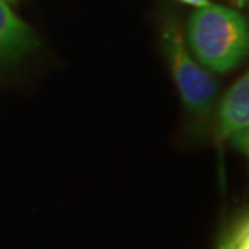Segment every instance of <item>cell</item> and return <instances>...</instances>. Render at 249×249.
<instances>
[{"instance_id":"6","label":"cell","mask_w":249,"mask_h":249,"mask_svg":"<svg viewBox=\"0 0 249 249\" xmlns=\"http://www.w3.org/2000/svg\"><path fill=\"white\" fill-rule=\"evenodd\" d=\"M181 2L189 3V5H196V7H206L209 3V0H181Z\"/></svg>"},{"instance_id":"5","label":"cell","mask_w":249,"mask_h":249,"mask_svg":"<svg viewBox=\"0 0 249 249\" xmlns=\"http://www.w3.org/2000/svg\"><path fill=\"white\" fill-rule=\"evenodd\" d=\"M215 249H249V215L245 207L230 213L222 222Z\"/></svg>"},{"instance_id":"1","label":"cell","mask_w":249,"mask_h":249,"mask_svg":"<svg viewBox=\"0 0 249 249\" xmlns=\"http://www.w3.org/2000/svg\"><path fill=\"white\" fill-rule=\"evenodd\" d=\"M188 44L204 68L213 73L231 71L246 57L248 23L236 10L207 3L189 18Z\"/></svg>"},{"instance_id":"3","label":"cell","mask_w":249,"mask_h":249,"mask_svg":"<svg viewBox=\"0 0 249 249\" xmlns=\"http://www.w3.org/2000/svg\"><path fill=\"white\" fill-rule=\"evenodd\" d=\"M215 136L238 154H249V76L245 73L223 94L215 108Z\"/></svg>"},{"instance_id":"7","label":"cell","mask_w":249,"mask_h":249,"mask_svg":"<svg viewBox=\"0 0 249 249\" xmlns=\"http://www.w3.org/2000/svg\"><path fill=\"white\" fill-rule=\"evenodd\" d=\"M227 2H230L233 7H236V8H245V7H248V0H227Z\"/></svg>"},{"instance_id":"8","label":"cell","mask_w":249,"mask_h":249,"mask_svg":"<svg viewBox=\"0 0 249 249\" xmlns=\"http://www.w3.org/2000/svg\"><path fill=\"white\" fill-rule=\"evenodd\" d=\"M5 2H7V3H15L17 0H5Z\"/></svg>"},{"instance_id":"4","label":"cell","mask_w":249,"mask_h":249,"mask_svg":"<svg viewBox=\"0 0 249 249\" xmlns=\"http://www.w3.org/2000/svg\"><path fill=\"white\" fill-rule=\"evenodd\" d=\"M39 41L28 23H24L0 0V63H13L36 51Z\"/></svg>"},{"instance_id":"2","label":"cell","mask_w":249,"mask_h":249,"mask_svg":"<svg viewBox=\"0 0 249 249\" xmlns=\"http://www.w3.org/2000/svg\"><path fill=\"white\" fill-rule=\"evenodd\" d=\"M162 42L186 113L194 123L207 124L215 112L218 84L206 68L197 65L189 55L180 28L173 19L163 23Z\"/></svg>"}]
</instances>
